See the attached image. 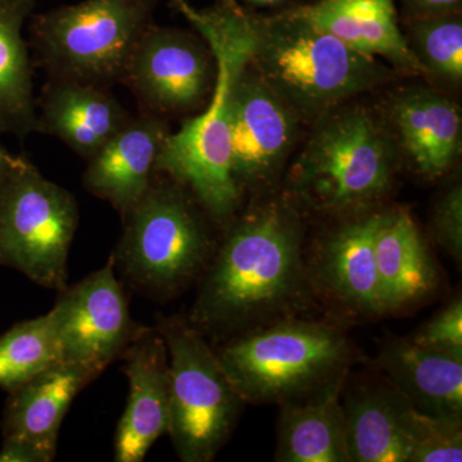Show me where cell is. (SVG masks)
Wrapping results in <instances>:
<instances>
[{"mask_svg": "<svg viewBox=\"0 0 462 462\" xmlns=\"http://www.w3.org/2000/svg\"><path fill=\"white\" fill-rule=\"evenodd\" d=\"M199 278L190 324L216 342L291 318L309 297L303 225L293 205L273 200L226 225Z\"/></svg>", "mask_w": 462, "mask_h": 462, "instance_id": "6da1fadb", "label": "cell"}, {"mask_svg": "<svg viewBox=\"0 0 462 462\" xmlns=\"http://www.w3.org/2000/svg\"><path fill=\"white\" fill-rule=\"evenodd\" d=\"M173 7L208 45L216 78L205 109L167 136L156 173L185 188L211 221L226 226L243 199L233 175L230 109L234 79L251 56L252 14L233 2L197 9L179 0Z\"/></svg>", "mask_w": 462, "mask_h": 462, "instance_id": "7a4b0ae2", "label": "cell"}, {"mask_svg": "<svg viewBox=\"0 0 462 462\" xmlns=\"http://www.w3.org/2000/svg\"><path fill=\"white\" fill-rule=\"evenodd\" d=\"M252 29L249 63L298 120H319L393 78V69L379 58L352 50L296 8L273 16L252 14Z\"/></svg>", "mask_w": 462, "mask_h": 462, "instance_id": "3957f363", "label": "cell"}, {"mask_svg": "<svg viewBox=\"0 0 462 462\" xmlns=\"http://www.w3.org/2000/svg\"><path fill=\"white\" fill-rule=\"evenodd\" d=\"M245 404L300 402L346 384L354 352L345 331L287 318L214 346Z\"/></svg>", "mask_w": 462, "mask_h": 462, "instance_id": "277c9868", "label": "cell"}, {"mask_svg": "<svg viewBox=\"0 0 462 462\" xmlns=\"http://www.w3.org/2000/svg\"><path fill=\"white\" fill-rule=\"evenodd\" d=\"M396 149L387 130L361 107L334 108L316 120L288 184L316 211L357 215L391 188Z\"/></svg>", "mask_w": 462, "mask_h": 462, "instance_id": "5b68a950", "label": "cell"}, {"mask_svg": "<svg viewBox=\"0 0 462 462\" xmlns=\"http://www.w3.org/2000/svg\"><path fill=\"white\" fill-rule=\"evenodd\" d=\"M205 216L189 191L156 173L123 217L111 256L116 273L144 296L166 300L180 293L200 278L216 249Z\"/></svg>", "mask_w": 462, "mask_h": 462, "instance_id": "8992f818", "label": "cell"}, {"mask_svg": "<svg viewBox=\"0 0 462 462\" xmlns=\"http://www.w3.org/2000/svg\"><path fill=\"white\" fill-rule=\"evenodd\" d=\"M158 0H84L32 16L36 60L51 80L123 83Z\"/></svg>", "mask_w": 462, "mask_h": 462, "instance_id": "52a82bcc", "label": "cell"}, {"mask_svg": "<svg viewBox=\"0 0 462 462\" xmlns=\"http://www.w3.org/2000/svg\"><path fill=\"white\" fill-rule=\"evenodd\" d=\"M170 364V422L176 455L209 462L229 440L245 402L218 363L214 346L184 316L161 318Z\"/></svg>", "mask_w": 462, "mask_h": 462, "instance_id": "ba28073f", "label": "cell"}, {"mask_svg": "<svg viewBox=\"0 0 462 462\" xmlns=\"http://www.w3.org/2000/svg\"><path fill=\"white\" fill-rule=\"evenodd\" d=\"M79 225L75 197L25 160L0 184V264L42 287H67Z\"/></svg>", "mask_w": 462, "mask_h": 462, "instance_id": "9c48e42d", "label": "cell"}, {"mask_svg": "<svg viewBox=\"0 0 462 462\" xmlns=\"http://www.w3.org/2000/svg\"><path fill=\"white\" fill-rule=\"evenodd\" d=\"M58 293L48 314L60 363L79 367L96 380L123 357L144 325L133 319L111 257L105 266Z\"/></svg>", "mask_w": 462, "mask_h": 462, "instance_id": "30bf717a", "label": "cell"}, {"mask_svg": "<svg viewBox=\"0 0 462 462\" xmlns=\"http://www.w3.org/2000/svg\"><path fill=\"white\" fill-rule=\"evenodd\" d=\"M215 78V58L205 41L187 30L152 23L130 58L123 83L143 112L165 117L202 107Z\"/></svg>", "mask_w": 462, "mask_h": 462, "instance_id": "8fae6325", "label": "cell"}, {"mask_svg": "<svg viewBox=\"0 0 462 462\" xmlns=\"http://www.w3.org/2000/svg\"><path fill=\"white\" fill-rule=\"evenodd\" d=\"M297 116L254 71L240 67L231 93L233 175L243 194L275 180L296 141Z\"/></svg>", "mask_w": 462, "mask_h": 462, "instance_id": "7c38bea8", "label": "cell"}, {"mask_svg": "<svg viewBox=\"0 0 462 462\" xmlns=\"http://www.w3.org/2000/svg\"><path fill=\"white\" fill-rule=\"evenodd\" d=\"M129 398L115 438L116 462H141L169 433L170 364L157 328H143L123 355Z\"/></svg>", "mask_w": 462, "mask_h": 462, "instance_id": "4fadbf2b", "label": "cell"}, {"mask_svg": "<svg viewBox=\"0 0 462 462\" xmlns=\"http://www.w3.org/2000/svg\"><path fill=\"white\" fill-rule=\"evenodd\" d=\"M171 134L165 117L143 112L88 160L85 189L106 200L124 217L156 176L158 156Z\"/></svg>", "mask_w": 462, "mask_h": 462, "instance_id": "5bb4252c", "label": "cell"}, {"mask_svg": "<svg viewBox=\"0 0 462 462\" xmlns=\"http://www.w3.org/2000/svg\"><path fill=\"white\" fill-rule=\"evenodd\" d=\"M382 212L366 211L331 231L319 247L311 285L348 314H387L380 296L374 238Z\"/></svg>", "mask_w": 462, "mask_h": 462, "instance_id": "9a60e30c", "label": "cell"}, {"mask_svg": "<svg viewBox=\"0 0 462 462\" xmlns=\"http://www.w3.org/2000/svg\"><path fill=\"white\" fill-rule=\"evenodd\" d=\"M398 144L425 179L445 175L460 156L462 117L451 99L430 88L400 91L389 102Z\"/></svg>", "mask_w": 462, "mask_h": 462, "instance_id": "2e32d148", "label": "cell"}, {"mask_svg": "<svg viewBox=\"0 0 462 462\" xmlns=\"http://www.w3.org/2000/svg\"><path fill=\"white\" fill-rule=\"evenodd\" d=\"M36 106L38 133L60 139L87 161L132 117L107 88L75 81L50 79Z\"/></svg>", "mask_w": 462, "mask_h": 462, "instance_id": "e0dca14e", "label": "cell"}, {"mask_svg": "<svg viewBox=\"0 0 462 462\" xmlns=\"http://www.w3.org/2000/svg\"><path fill=\"white\" fill-rule=\"evenodd\" d=\"M375 364L388 384L419 412L462 419V355L396 338L383 345Z\"/></svg>", "mask_w": 462, "mask_h": 462, "instance_id": "ac0fdd59", "label": "cell"}, {"mask_svg": "<svg viewBox=\"0 0 462 462\" xmlns=\"http://www.w3.org/2000/svg\"><path fill=\"white\" fill-rule=\"evenodd\" d=\"M296 9L352 50L384 58L398 71L424 75L398 23L396 0H319Z\"/></svg>", "mask_w": 462, "mask_h": 462, "instance_id": "d6986e66", "label": "cell"}, {"mask_svg": "<svg viewBox=\"0 0 462 462\" xmlns=\"http://www.w3.org/2000/svg\"><path fill=\"white\" fill-rule=\"evenodd\" d=\"M374 252L380 296L387 314L420 302L436 289V264L406 209L382 211Z\"/></svg>", "mask_w": 462, "mask_h": 462, "instance_id": "ffe728a7", "label": "cell"}, {"mask_svg": "<svg viewBox=\"0 0 462 462\" xmlns=\"http://www.w3.org/2000/svg\"><path fill=\"white\" fill-rule=\"evenodd\" d=\"M93 380L79 367L58 363L9 392L3 437L27 440L56 456L58 433L67 410Z\"/></svg>", "mask_w": 462, "mask_h": 462, "instance_id": "44dd1931", "label": "cell"}, {"mask_svg": "<svg viewBox=\"0 0 462 462\" xmlns=\"http://www.w3.org/2000/svg\"><path fill=\"white\" fill-rule=\"evenodd\" d=\"M351 462H410L412 406L391 385L361 389L343 403Z\"/></svg>", "mask_w": 462, "mask_h": 462, "instance_id": "7402d4cb", "label": "cell"}, {"mask_svg": "<svg viewBox=\"0 0 462 462\" xmlns=\"http://www.w3.org/2000/svg\"><path fill=\"white\" fill-rule=\"evenodd\" d=\"M343 388L340 385L300 402L281 404L276 461L351 462L340 402Z\"/></svg>", "mask_w": 462, "mask_h": 462, "instance_id": "603a6c76", "label": "cell"}, {"mask_svg": "<svg viewBox=\"0 0 462 462\" xmlns=\"http://www.w3.org/2000/svg\"><path fill=\"white\" fill-rule=\"evenodd\" d=\"M36 0H0V134L38 133L33 66L23 27Z\"/></svg>", "mask_w": 462, "mask_h": 462, "instance_id": "cb8c5ba5", "label": "cell"}, {"mask_svg": "<svg viewBox=\"0 0 462 462\" xmlns=\"http://www.w3.org/2000/svg\"><path fill=\"white\" fill-rule=\"evenodd\" d=\"M58 363L50 314L20 322L0 337V388L8 393Z\"/></svg>", "mask_w": 462, "mask_h": 462, "instance_id": "d4e9b609", "label": "cell"}, {"mask_svg": "<svg viewBox=\"0 0 462 462\" xmlns=\"http://www.w3.org/2000/svg\"><path fill=\"white\" fill-rule=\"evenodd\" d=\"M404 36L424 75L446 83H461V11L410 17Z\"/></svg>", "mask_w": 462, "mask_h": 462, "instance_id": "484cf974", "label": "cell"}, {"mask_svg": "<svg viewBox=\"0 0 462 462\" xmlns=\"http://www.w3.org/2000/svg\"><path fill=\"white\" fill-rule=\"evenodd\" d=\"M462 419L436 418L411 410L410 462H452L462 460Z\"/></svg>", "mask_w": 462, "mask_h": 462, "instance_id": "4316f807", "label": "cell"}, {"mask_svg": "<svg viewBox=\"0 0 462 462\" xmlns=\"http://www.w3.org/2000/svg\"><path fill=\"white\" fill-rule=\"evenodd\" d=\"M431 234L446 254L458 264L462 261V188L451 185L438 199L431 216Z\"/></svg>", "mask_w": 462, "mask_h": 462, "instance_id": "83f0119b", "label": "cell"}, {"mask_svg": "<svg viewBox=\"0 0 462 462\" xmlns=\"http://www.w3.org/2000/svg\"><path fill=\"white\" fill-rule=\"evenodd\" d=\"M416 345L436 351L462 355V302L456 298L440 310L411 338Z\"/></svg>", "mask_w": 462, "mask_h": 462, "instance_id": "f1b7e54d", "label": "cell"}, {"mask_svg": "<svg viewBox=\"0 0 462 462\" xmlns=\"http://www.w3.org/2000/svg\"><path fill=\"white\" fill-rule=\"evenodd\" d=\"M56 456L23 439H5L0 449V462H51Z\"/></svg>", "mask_w": 462, "mask_h": 462, "instance_id": "f546056e", "label": "cell"}, {"mask_svg": "<svg viewBox=\"0 0 462 462\" xmlns=\"http://www.w3.org/2000/svg\"><path fill=\"white\" fill-rule=\"evenodd\" d=\"M410 17L461 11L462 0H402Z\"/></svg>", "mask_w": 462, "mask_h": 462, "instance_id": "4dcf8cb0", "label": "cell"}, {"mask_svg": "<svg viewBox=\"0 0 462 462\" xmlns=\"http://www.w3.org/2000/svg\"><path fill=\"white\" fill-rule=\"evenodd\" d=\"M26 157L14 156L8 151L5 145L0 142V184L11 175L14 170L18 169L23 162Z\"/></svg>", "mask_w": 462, "mask_h": 462, "instance_id": "1f68e13d", "label": "cell"}, {"mask_svg": "<svg viewBox=\"0 0 462 462\" xmlns=\"http://www.w3.org/2000/svg\"><path fill=\"white\" fill-rule=\"evenodd\" d=\"M217 3H239L245 2L248 5H257V7H276V5H285L289 0H216Z\"/></svg>", "mask_w": 462, "mask_h": 462, "instance_id": "d6a6232c", "label": "cell"}, {"mask_svg": "<svg viewBox=\"0 0 462 462\" xmlns=\"http://www.w3.org/2000/svg\"><path fill=\"white\" fill-rule=\"evenodd\" d=\"M178 2V0H171V5H175V3Z\"/></svg>", "mask_w": 462, "mask_h": 462, "instance_id": "836d02e7", "label": "cell"}]
</instances>
